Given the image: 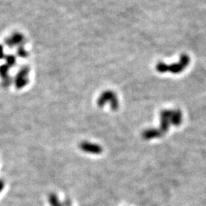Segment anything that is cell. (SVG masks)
<instances>
[{
    "mask_svg": "<svg viewBox=\"0 0 206 206\" xmlns=\"http://www.w3.org/2000/svg\"><path fill=\"white\" fill-rule=\"evenodd\" d=\"M190 63V57L189 55L183 53L180 56L179 61L177 63L172 64H166L163 62H159L156 66V69L159 73H172V74H177L183 72Z\"/></svg>",
    "mask_w": 206,
    "mask_h": 206,
    "instance_id": "obj_1",
    "label": "cell"
},
{
    "mask_svg": "<svg viewBox=\"0 0 206 206\" xmlns=\"http://www.w3.org/2000/svg\"><path fill=\"white\" fill-rule=\"evenodd\" d=\"M110 103L111 108L113 110L118 109V100L117 98L116 94L112 91H105L99 97L97 104L99 107H103L105 103Z\"/></svg>",
    "mask_w": 206,
    "mask_h": 206,
    "instance_id": "obj_2",
    "label": "cell"
},
{
    "mask_svg": "<svg viewBox=\"0 0 206 206\" xmlns=\"http://www.w3.org/2000/svg\"><path fill=\"white\" fill-rule=\"evenodd\" d=\"M30 69L27 66H23L21 67L17 75L15 78V86L17 90H22L28 83V77Z\"/></svg>",
    "mask_w": 206,
    "mask_h": 206,
    "instance_id": "obj_3",
    "label": "cell"
},
{
    "mask_svg": "<svg viewBox=\"0 0 206 206\" xmlns=\"http://www.w3.org/2000/svg\"><path fill=\"white\" fill-rule=\"evenodd\" d=\"M173 110H163L160 113V120H161V125L160 131L162 134L168 131L169 127L171 124V118L173 115Z\"/></svg>",
    "mask_w": 206,
    "mask_h": 206,
    "instance_id": "obj_4",
    "label": "cell"
},
{
    "mask_svg": "<svg viewBox=\"0 0 206 206\" xmlns=\"http://www.w3.org/2000/svg\"><path fill=\"white\" fill-rule=\"evenodd\" d=\"M25 37L20 32H14L10 37L6 39V44L9 48H12L15 46H22L25 42Z\"/></svg>",
    "mask_w": 206,
    "mask_h": 206,
    "instance_id": "obj_5",
    "label": "cell"
},
{
    "mask_svg": "<svg viewBox=\"0 0 206 206\" xmlns=\"http://www.w3.org/2000/svg\"><path fill=\"white\" fill-rule=\"evenodd\" d=\"M10 67L7 64H3L0 66V77L2 79V86L4 88H7L12 83V79L9 76Z\"/></svg>",
    "mask_w": 206,
    "mask_h": 206,
    "instance_id": "obj_6",
    "label": "cell"
},
{
    "mask_svg": "<svg viewBox=\"0 0 206 206\" xmlns=\"http://www.w3.org/2000/svg\"><path fill=\"white\" fill-rule=\"evenodd\" d=\"M79 148L83 151L86 153H95V154H99L103 152V148L99 145L96 144H92V143L84 141L79 144Z\"/></svg>",
    "mask_w": 206,
    "mask_h": 206,
    "instance_id": "obj_7",
    "label": "cell"
},
{
    "mask_svg": "<svg viewBox=\"0 0 206 206\" xmlns=\"http://www.w3.org/2000/svg\"><path fill=\"white\" fill-rule=\"evenodd\" d=\"M182 121H183V114H182L180 110H173L171 118V124L179 126L181 124Z\"/></svg>",
    "mask_w": 206,
    "mask_h": 206,
    "instance_id": "obj_8",
    "label": "cell"
},
{
    "mask_svg": "<svg viewBox=\"0 0 206 206\" xmlns=\"http://www.w3.org/2000/svg\"><path fill=\"white\" fill-rule=\"evenodd\" d=\"M161 135H163L161 131L159 130L156 129H150V130H146L145 131L143 132V137L145 139H151L154 138V137H160Z\"/></svg>",
    "mask_w": 206,
    "mask_h": 206,
    "instance_id": "obj_9",
    "label": "cell"
},
{
    "mask_svg": "<svg viewBox=\"0 0 206 206\" xmlns=\"http://www.w3.org/2000/svg\"><path fill=\"white\" fill-rule=\"evenodd\" d=\"M48 200H49V203L51 206H63V204H61V202H60L57 196L54 193L50 195Z\"/></svg>",
    "mask_w": 206,
    "mask_h": 206,
    "instance_id": "obj_10",
    "label": "cell"
},
{
    "mask_svg": "<svg viewBox=\"0 0 206 206\" xmlns=\"http://www.w3.org/2000/svg\"><path fill=\"white\" fill-rule=\"evenodd\" d=\"M5 59H6V64L9 66V67H12L15 65L16 64V57L14 56L12 54H9L6 55L5 57Z\"/></svg>",
    "mask_w": 206,
    "mask_h": 206,
    "instance_id": "obj_11",
    "label": "cell"
},
{
    "mask_svg": "<svg viewBox=\"0 0 206 206\" xmlns=\"http://www.w3.org/2000/svg\"><path fill=\"white\" fill-rule=\"evenodd\" d=\"M17 54L19 57L26 58L28 57V52H27L25 49V48H24L23 45H22V46H19V48H18Z\"/></svg>",
    "mask_w": 206,
    "mask_h": 206,
    "instance_id": "obj_12",
    "label": "cell"
},
{
    "mask_svg": "<svg viewBox=\"0 0 206 206\" xmlns=\"http://www.w3.org/2000/svg\"><path fill=\"white\" fill-rule=\"evenodd\" d=\"M5 53L4 51H3V47L0 44V60L2 59V58L5 57Z\"/></svg>",
    "mask_w": 206,
    "mask_h": 206,
    "instance_id": "obj_13",
    "label": "cell"
},
{
    "mask_svg": "<svg viewBox=\"0 0 206 206\" xmlns=\"http://www.w3.org/2000/svg\"><path fill=\"white\" fill-rule=\"evenodd\" d=\"M5 188V182L2 179H0V193Z\"/></svg>",
    "mask_w": 206,
    "mask_h": 206,
    "instance_id": "obj_14",
    "label": "cell"
}]
</instances>
